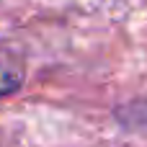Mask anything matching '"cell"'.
Returning <instances> with one entry per match:
<instances>
[{"label": "cell", "mask_w": 147, "mask_h": 147, "mask_svg": "<svg viewBox=\"0 0 147 147\" xmlns=\"http://www.w3.org/2000/svg\"><path fill=\"white\" fill-rule=\"evenodd\" d=\"M23 80H26L23 67L16 59H10L8 54H0V98L16 93L23 85Z\"/></svg>", "instance_id": "6da1fadb"}, {"label": "cell", "mask_w": 147, "mask_h": 147, "mask_svg": "<svg viewBox=\"0 0 147 147\" xmlns=\"http://www.w3.org/2000/svg\"><path fill=\"white\" fill-rule=\"evenodd\" d=\"M137 119H140V127L147 129V101H140V106H137Z\"/></svg>", "instance_id": "7a4b0ae2"}]
</instances>
